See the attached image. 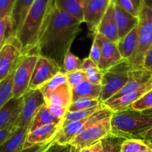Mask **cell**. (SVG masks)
Wrapping results in <instances>:
<instances>
[{
  "label": "cell",
  "mask_w": 152,
  "mask_h": 152,
  "mask_svg": "<svg viewBox=\"0 0 152 152\" xmlns=\"http://www.w3.org/2000/svg\"><path fill=\"white\" fill-rule=\"evenodd\" d=\"M82 23L52 4L38 43L34 48L37 54L53 61L62 71L65 56L81 32Z\"/></svg>",
  "instance_id": "6da1fadb"
},
{
  "label": "cell",
  "mask_w": 152,
  "mask_h": 152,
  "mask_svg": "<svg viewBox=\"0 0 152 152\" xmlns=\"http://www.w3.org/2000/svg\"><path fill=\"white\" fill-rule=\"evenodd\" d=\"M53 1L35 0L16 37L22 45V54L37 46Z\"/></svg>",
  "instance_id": "7a4b0ae2"
},
{
  "label": "cell",
  "mask_w": 152,
  "mask_h": 152,
  "mask_svg": "<svg viewBox=\"0 0 152 152\" xmlns=\"http://www.w3.org/2000/svg\"><path fill=\"white\" fill-rule=\"evenodd\" d=\"M111 123V136L139 139L141 134L152 127V116L135 110H122L113 112Z\"/></svg>",
  "instance_id": "3957f363"
},
{
  "label": "cell",
  "mask_w": 152,
  "mask_h": 152,
  "mask_svg": "<svg viewBox=\"0 0 152 152\" xmlns=\"http://www.w3.org/2000/svg\"><path fill=\"white\" fill-rule=\"evenodd\" d=\"M152 46V9L143 6L139 15L137 44L129 59L133 68H142L145 53Z\"/></svg>",
  "instance_id": "277c9868"
},
{
  "label": "cell",
  "mask_w": 152,
  "mask_h": 152,
  "mask_svg": "<svg viewBox=\"0 0 152 152\" xmlns=\"http://www.w3.org/2000/svg\"><path fill=\"white\" fill-rule=\"evenodd\" d=\"M132 66L126 59L103 72L102 81V91L99 101L102 103L111 99L118 93L127 83Z\"/></svg>",
  "instance_id": "5b68a950"
},
{
  "label": "cell",
  "mask_w": 152,
  "mask_h": 152,
  "mask_svg": "<svg viewBox=\"0 0 152 152\" xmlns=\"http://www.w3.org/2000/svg\"><path fill=\"white\" fill-rule=\"evenodd\" d=\"M39 55L28 53L22 55L13 76V97H22L29 88V84Z\"/></svg>",
  "instance_id": "8992f818"
},
{
  "label": "cell",
  "mask_w": 152,
  "mask_h": 152,
  "mask_svg": "<svg viewBox=\"0 0 152 152\" xmlns=\"http://www.w3.org/2000/svg\"><path fill=\"white\" fill-rule=\"evenodd\" d=\"M111 117L104 119L83 131L73 140L70 145L74 147L76 152H79L83 148L92 146L96 142L111 136Z\"/></svg>",
  "instance_id": "52a82bcc"
},
{
  "label": "cell",
  "mask_w": 152,
  "mask_h": 152,
  "mask_svg": "<svg viewBox=\"0 0 152 152\" xmlns=\"http://www.w3.org/2000/svg\"><path fill=\"white\" fill-rule=\"evenodd\" d=\"M22 45L15 36H10L0 49V82L17 66L22 57Z\"/></svg>",
  "instance_id": "ba28073f"
},
{
  "label": "cell",
  "mask_w": 152,
  "mask_h": 152,
  "mask_svg": "<svg viewBox=\"0 0 152 152\" xmlns=\"http://www.w3.org/2000/svg\"><path fill=\"white\" fill-rule=\"evenodd\" d=\"M23 105L22 111L16 123L17 128L30 126L36 114L45 104L44 96L40 89H28L22 96Z\"/></svg>",
  "instance_id": "9c48e42d"
},
{
  "label": "cell",
  "mask_w": 152,
  "mask_h": 152,
  "mask_svg": "<svg viewBox=\"0 0 152 152\" xmlns=\"http://www.w3.org/2000/svg\"><path fill=\"white\" fill-rule=\"evenodd\" d=\"M45 105L52 114L59 120L63 122L68 108L73 101L72 88L68 83L62 85L45 98Z\"/></svg>",
  "instance_id": "30bf717a"
},
{
  "label": "cell",
  "mask_w": 152,
  "mask_h": 152,
  "mask_svg": "<svg viewBox=\"0 0 152 152\" xmlns=\"http://www.w3.org/2000/svg\"><path fill=\"white\" fill-rule=\"evenodd\" d=\"M60 71L59 67L53 61L39 56L34 68L28 89H40Z\"/></svg>",
  "instance_id": "8fae6325"
},
{
  "label": "cell",
  "mask_w": 152,
  "mask_h": 152,
  "mask_svg": "<svg viewBox=\"0 0 152 152\" xmlns=\"http://www.w3.org/2000/svg\"><path fill=\"white\" fill-rule=\"evenodd\" d=\"M111 2V0H94L85 4L83 22L86 23L94 33L105 16Z\"/></svg>",
  "instance_id": "7c38bea8"
},
{
  "label": "cell",
  "mask_w": 152,
  "mask_h": 152,
  "mask_svg": "<svg viewBox=\"0 0 152 152\" xmlns=\"http://www.w3.org/2000/svg\"><path fill=\"white\" fill-rule=\"evenodd\" d=\"M62 128V123H53L38 128L33 132H29L25 142L24 148L33 145L48 142L58 137Z\"/></svg>",
  "instance_id": "4fadbf2b"
},
{
  "label": "cell",
  "mask_w": 152,
  "mask_h": 152,
  "mask_svg": "<svg viewBox=\"0 0 152 152\" xmlns=\"http://www.w3.org/2000/svg\"><path fill=\"white\" fill-rule=\"evenodd\" d=\"M152 79V74L149 71L142 68H132L129 74V79L124 87L116 94L114 96L108 99V101L114 100L124 95L130 94L132 92L138 90L144 84L148 83Z\"/></svg>",
  "instance_id": "5bb4252c"
},
{
  "label": "cell",
  "mask_w": 152,
  "mask_h": 152,
  "mask_svg": "<svg viewBox=\"0 0 152 152\" xmlns=\"http://www.w3.org/2000/svg\"><path fill=\"white\" fill-rule=\"evenodd\" d=\"M151 88L152 79L148 83L144 84L142 87L140 88L138 90L124 95L120 98H117L114 100L107 101L104 104L108 108H110L113 112H117V111H122V110L128 109L132 104L139 100L145 94L148 93Z\"/></svg>",
  "instance_id": "9a60e30c"
},
{
  "label": "cell",
  "mask_w": 152,
  "mask_h": 152,
  "mask_svg": "<svg viewBox=\"0 0 152 152\" xmlns=\"http://www.w3.org/2000/svg\"><path fill=\"white\" fill-rule=\"evenodd\" d=\"M94 33H98L107 39L114 42H118V28L116 21L114 4L112 1Z\"/></svg>",
  "instance_id": "2e32d148"
},
{
  "label": "cell",
  "mask_w": 152,
  "mask_h": 152,
  "mask_svg": "<svg viewBox=\"0 0 152 152\" xmlns=\"http://www.w3.org/2000/svg\"><path fill=\"white\" fill-rule=\"evenodd\" d=\"M117 48V42L107 39L102 37V51L98 63V68L102 72L109 69L123 60Z\"/></svg>",
  "instance_id": "e0dca14e"
},
{
  "label": "cell",
  "mask_w": 152,
  "mask_h": 152,
  "mask_svg": "<svg viewBox=\"0 0 152 152\" xmlns=\"http://www.w3.org/2000/svg\"><path fill=\"white\" fill-rule=\"evenodd\" d=\"M23 99L12 97L0 109V130L16 123L22 111Z\"/></svg>",
  "instance_id": "ac0fdd59"
},
{
  "label": "cell",
  "mask_w": 152,
  "mask_h": 152,
  "mask_svg": "<svg viewBox=\"0 0 152 152\" xmlns=\"http://www.w3.org/2000/svg\"><path fill=\"white\" fill-rule=\"evenodd\" d=\"M114 10L118 28L119 39H120L138 26L139 17L134 16L127 10L116 4H114Z\"/></svg>",
  "instance_id": "d6986e66"
},
{
  "label": "cell",
  "mask_w": 152,
  "mask_h": 152,
  "mask_svg": "<svg viewBox=\"0 0 152 152\" xmlns=\"http://www.w3.org/2000/svg\"><path fill=\"white\" fill-rule=\"evenodd\" d=\"M29 132L30 126L18 128L0 146V152H22Z\"/></svg>",
  "instance_id": "ffe728a7"
},
{
  "label": "cell",
  "mask_w": 152,
  "mask_h": 152,
  "mask_svg": "<svg viewBox=\"0 0 152 152\" xmlns=\"http://www.w3.org/2000/svg\"><path fill=\"white\" fill-rule=\"evenodd\" d=\"M35 0H16L11 13L12 36L16 37Z\"/></svg>",
  "instance_id": "44dd1931"
},
{
  "label": "cell",
  "mask_w": 152,
  "mask_h": 152,
  "mask_svg": "<svg viewBox=\"0 0 152 152\" xmlns=\"http://www.w3.org/2000/svg\"><path fill=\"white\" fill-rule=\"evenodd\" d=\"M53 4L59 10L71 15L83 22L85 3L83 0H52Z\"/></svg>",
  "instance_id": "7402d4cb"
},
{
  "label": "cell",
  "mask_w": 152,
  "mask_h": 152,
  "mask_svg": "<svg viewBox=\"0 0 152 152\" xmlns=\"http://www.w3.org/2000/svg\"><path fill=\"white\" fill-rule=\"evenodd\" d=\"M101 91H102L101 85H94L88 80H85L80 85L72 88L73 101L79 98L99 99Z\"/></svg>",
  "instance_id": "603a6c76"
},
{
  "label": "cell",
  "mask_w": 152,
  "mask_h": 152,
  "mask_svg": "<svg viewBox=\"0 0 152 152\" xmlns=\"http://www.w3.org/2000/svg\"><path fill=\"white\" fill-rule=\"evenodd\" d=\"M137 37L138 26L117 42L118 50L123 59L129 60L134 53L137 44Z\"/></svg>",
  "instance_id": "cb8c5ba5"
},
{
  "label": "cell",
  "mask_w": 152,
  "mask_h": 152,
  "mask_svg": "<svg viewBox=\"0 0 152 152\" xmlns=\"http://www.w3.org/2000/svg\"><path fill=\"white\" fill-rule=\"evenodd\" d=\"M53 123H62V121L56 118L48 107L45 104L39 112L36 114L35 117L30 124V132L36 130L38 128Z\"/></svg>",
  "instance_id": "d4e9b609"
},
{
  "label": "cell",
  "mask_w": 152,
  "mask_h": 152,
  "mask_svg": "<svg viewBox=\"0 0 152 152\" xmlns=\"http://www.w3.org/2000/svg\"><path fill=\"white\" fill-rule=\"evenodd\" d=\"M14 72L15 70H13L4 80L0 82V109L13 97Z\"/></svg>",
  "instance_id": "484cf974"
},
{
  "label": "cell",
  "mask_w": 152,
  "mask_h": 152,
  "mask_svg": "<svg viewBox=\"0 0 152 152\" xmlns=\"http://www.w3.org/2000/svg\"><path fill=\"white\" fill-rule=\"evenodd\" d=\"M104 105H105V104L101 103L100 105H96V106L93 107V108H88V109L80 110V111H72V112L68 111L63 119L62 127L66 126L68 123H73V122L77 121V120H83V119H85L86 118V117H89V116L93 114L94 112H96V111H98V110H99L100 108H102Z\"/></svg>",
  "instance_id": "4316f807"
},
{
  "label": "cell",
  "mask_w": 152,
  "mask_h": 152,
  "mask_svg": "<svg viewBox=\"0 0 152 152\" xmlns=\"http://www.w3.org/2000/svg\"><path fill=\"white\" fill-rule=\"evenodd\" d=\"M68 83V80H67V75L65 73L60 72L58 73L55 77H53L50 81L48 82L45 86H43L42 87L40 88V91L42 93L44 98L47 97L50 93L53 91L54 90H56L57 88H59V86H62V85L65 84V83Z\"/></svg>",
  "instance_id": "83f0119b"
},
{
  "label": "cell",
  "mask_w": 152,
  "mask_h": 152,
  "mask_svg": "<svg viewBox=\"0 0 152 152\" xmlns=\"http://www.w3.org/2000/svg\"><path fill=\"white\" fill-rule=\"evenodd\" d=\"M152 148L147 142L141 139H127L122 143V152H141Z\"/></svg>",
  "instance_id": "f1b7e54d"
},
{
  "label": "cell",
  "mask_w": 152,
  "mask_h": 152,
  "mask_svg": "<svg viewBox=\"0 0 152 152\" xmlns=\"http://www.w3.org/2000/svg\"><path fill=\"white\" fill-rule=\"evenodd\" d=\"M83 64V59H80L78 56L73 54L71 51L67 53L64 61L63 68L62 72L65 74L81 70Z\"/></svg>",
  "instance_id": "f546056e"
},
{
  "label": "cell",
  "mask_w": 152,
  "mask_h": 152,
  "mask_svg": "<svg viewBox=\"0 0 152 152\" xmlns=\"http://www.w3.org/2000/svg\"><path fill=\"white\" fill-rule=\"evenodd\" d=\"M101 103L102 102H101L99 99H90V98H79V99L72 101L68 108V111L72 112V111H80V110L88 109V108L100 105Z\"/></svg>",
  "instance_id": "4dcf8cb0"
},
{
  "label": "cell",
  "mask_w": 152,
  "mask_h": 152,
  "mask_svg": "<svg viewBox=\"0 0 152 152\" xmlns=\"http://www.w3.org/2000/svg\"><path fill=\"white\" fill-rule=\"evenodd\" d=\"M124 138L117 137L109 136L105 139L102 140V147L104 152H122V143L125 140Z\"/></svg>",
  "instance_id": "1f68e13d"
},
{
  "label": "cell",
  "mask_w": 152,
  "mask_h": 152,
  "mask_svg": "<svg viewBox=\"0 0 152 152\" xmlns=\"http://www.w3.org/2000/svg\"><path fill=\"white\" fill-rule=\"evenodd\" d=\"M102 51V36L98 33H94L93 43L91 48L89 58L98 65Z\"/></svg>",
  "instance_id": "d6a6232c"
},
{
  "label": "cell",
  "mask_w": 152,
  "mask_h": 152,
  "mask_svg": "<svg viewBox=\"0 0 152 152\" xmlns=\"http://www.w3.org/2000/svg\"><path fill=\"white\" fill-rule=\"evenodd\" d=\"M10 36H12V19L11 16H8L0 20V49Z\"/></svg>",
  "instance_id": "836d02e7"
},
{
  "label": "cell",
  "mask_w": 152,
  "mask_h": 152,
  "mask_svg": "<svg viewBox=\"0 0 152 152\" xmlns=\"http://www.w3.org/2000/svg\"><path fill=\"white\" fill-rule=\"evenodd\" d=\"M152 108V88L142 98L132 104L128 109L142 111Z\"/></svg>",
  "instance_id": "e575fe53"
},
{
  "label": "cell",
  "mask_w": 152,
  "mask_h": 152,
  "mask_svg": "<svg viewBox=\"0 0 152 152\" xmlns=\"http://www.w3.org/2000/svg\"><path fill=\"white\" fill-rule=\"evenodd\" d=\"M67 80L69 86L72 88L80 85L85 80H87V75L82 70L74 71V72L67 74Z\"/></svg>",
  "instance_id": "d590c367"
},
{
  "label": "cell",
  "mask_w": 152,
  "mask_h": 152,
  "mask_svg": "<svg viewBox=\"0 0 152 152\" xmlns=\"http://www.w3.org/2000/svg\"><path fill=\"white\" fill-rule=\"evenodd\" d=\"M16 0H0V20L11 16Z\"/></svg>",
  "instance_id": "8d00e7d4"
},
{
  "label": "cell",
  "mask_w": 152,
  "mask_h": 152,
  "mask_svg": "<svg viewBox=\"0 0 152 152\" xmlns=\"http://www.w3.org/2000/svg\"><path fill=\"white\" fill-rule=\"evenodd\" d=\"M81 70L86 73L87 77L94 74H96L99 71H101L98 68V65L95 62H94L89 57L83 59V64Z\"/></svg>",
  "instance_id": "74e56055"
},
{
  "label": "cell",
  "mask_w": 152,
  "mask_h": 152,
  "mask_svg": "<svg viewBox=\"0 0 152 152\" xmlns=\"http://www.w3.org/2000/svg\"><path fill=\"white\" fill-rule=\"evenodd\" d=\"M111 1H112L114 4L120 6V7L123 8L124 10H127L128 12L132 13L134 16L139 17L140 13H138L137 10L136 8L134 7L132 0H111Z\"/></svg>",
  "instance_id": "f35d334b"
},
{
  "label": "cell",
  "mask_w": 152,
  "mask_h": 152,
  "mask_svg": "<svg viewBox=\"0 0 152 152\" xmlns=\"http://www.w3.org/2000/svg\"><path fill=\"white\" fill-rule=\"evenodd\" d=\"M59 137V136H58ZM57 138L50 141L48 142H45L43 144H39V145H33V146L29 147V148H24L22 152H47L50 148V147L56 143Z\"/></svg>",
  "instance_id": "ab89813d"
},
{
  "label": "cell",
  "mask_w": 152,
  "mask_h": 152,
  "mask_svg": "<svg viewBox=\"0 0 152 152\" xmlns=\"http://www.w3.org/2000/svg\"><path fill=\"white\" fill-rule=\"evenodd\" d=\"M18 128L16 127V123H13V124L9 126L8 127L2 129V130H0V146L14 133L15 131Z\"/></svg>",
  "instance_id": "60d3db41"
},
{
  "label": "cell",
  "mask_w": 152,
  "mask_h": 152,
  "mask_svg": "<svg viewBox=\"0 0 152 152\" xmlns=\"http://www.w3.org/2000/svg\"><path fill=\"white\" fill-rule=\"evenodd\" d=\"M47 152H76L74 147L71 145H59L56 143L50 147Z\"/></svg>",
  "instance_id": "b9f144b4"
},
{
  "label": "cell",
  "mask_w": 152,
  "mask_h": 152,
  "mask_svg": "<svg viewBox=\"0 0 152 152\" xmlns=\"http://www.w3.org/2000/svg\"><path fill=\"white\" fill-rule=\"evenodd\" d=\"M142 68L152 74V46L147 51L144 57Z\"/></svg>",
  "instance_id": "7bdbcfd3"
},
{
  "label": "cell",
  "mask_w": 152,
  "mask_h": 152,
  "mask_svg": "<svg viewBox=\"0 0 152 152\" xmlns=\"http://www.w3.org/2000/svg\"><path fill=\"white\" fill-rule=\"evenodd\" d=\"M102 76H103V72L99 71L96 74L87 77V80L94 85H101L102 81Z\"/></svg>",
  "instance_id": "ee69618b"
},
{
  "label": "cell",
  "mask_w": 152,
  "mask_h": 152,
  "mask_svg": "<svg viewBox=\"0 0 152 152\" xmlns=\"http://www.w3.org/2000/svg\"><path fill=\"white\" fill-rule=\"evenodd\" d=\"M139 139L145 141L152 148V127L141 134L139 137Z\"/></svg>",
  "instance_id": "f6af8a7d"
},
{
  "label": "cell",
  "mask_w": 152,
  "mask_h": 152,
  "mask_svg": "<svg viewBox=\"0 0 152 152\" xmlns=\"http://www.w3.org/2000/svg\"><path fill=\"white\" fill-rule=\"evenodd\" d=\"M132 1L133 2L134 6L136 8V10H137L138 13H140L141 10L143 7V0H132Z\"/></svg>",
  "instance_id": "bcb514c9"
},
{
  "label": "cell",
  "mask_w": 152,
  "mask_h": 152,
  "mask_svg": "<svg viewBox=\"0 0 152 152\" xmlns=\"http://www.w3.org/2000/svg\"><path fill=\"white\" fill-rule=\"evenodd\" d=\"M91 147H92L91 152H104L103 147H102V144L101 141L96 142V144L93 145Z\"/></svg>",
  "instance_id": "7dc6e473"
},
{
  "label": "cell",
  "mask_w": 152,
  "mask_h": 152,
  "mask_svg": "<svg viewBox=\"0 0 152 152\" xmlns=\"http://www.w3.org/2000/svg\"><path fill=\"white\" fill-rule=\"evenodd\" d=\"M143 6L152 9V0H143Z\"/></svg>",
  "instance_id": "c3c4849f"
},
{
  "label": "cell",
  "mask_w": 152,
  "mask_h": 152,
  "mask_svg": "<svg viewBox=\"0 0 152 152\" xmlns=\"http://www.w3.org/2000/svg\"><path fill=\"white\" fill-rule=\"evenodd\" d=\"M91 150H92V147L90 146V147H87V148H83V149L80 150L79 152H91Z\"/></svg>",
  "instance_id": "681fc988"
},
{
  "label": "cell",
  "mask_w": 152,
  "mask_h": 152,
  "mask_svg": "<svg viewBox=\"0 0 152 152\" xmlns=\"http://www.w3.org/2000/svg\"><path fill=\"white\" fill-rule=\"evenodd\" d=\"M142 112L145 114H148V115L152 116V108H149V109L145 110V111H142Z\"/></svg>",
  "instance_id": "f907efd6"
},
{
  "label": "cell",
  "mask_w": 152,
  "mask_h": 152,
  "mask_svg": "<svg viewBox=\"0 0 152 152\" xmlns=\"http://www.w3.org/2000/svg\"><path fill=\"white\" fill-rule=\"evenodd\" d=\"M83 1H84V3H85V4H87V3L90 2V1H94V0H83Z\"/></svg>",
  "instance_id": "816d5d0a"
},
{
  "label": "cell",
  "mask_w": 152,
  "mask_h": 152,
  "mask_svg": "<svg viewBox=\"0 0 152 152\" xmlns=\"http://www.w3.org/2000/svg\"><path fill=\"white\" fill-rule=\"evenodd\" d=\"M141 152H152V148H149V149L145 150V151H142Z\"/></svg>",
  "instance_id": "f5cc1de1"
}]
</instances>
